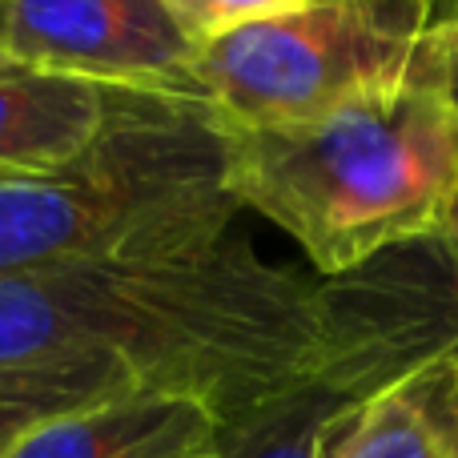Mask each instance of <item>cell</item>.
<instances>
[{"label":"cell","instance_id":"7","mask_svg":"<svg viewBox=\"0 0 458 458\" xmlns=\"http://www.w3.org/2000/svg\"><path fill=\"white\" fill-rule=\"evenodd\" d=\"M229 427L201 398L129 390L37 427L8 458H225Z\"/></svg>","mask_w":458,"mask_h":458},{"label":"cell","instance_id":"5","mask_svg":"<svg viewBox=\"0 0 458 458\" xmlns=\"http://www.w3.org/2000/svg\"><path fill=\"white\" fill-rule=\"evenodd\" d=\"M334 394L406 386L458 446V245L414 237L318 277V370Z\"/></svg>","mask_w":458,"mask_h":458},{"label":"cell","instance_id":"11","mask_svg":"<svg viewBox=\"0 0 458 458\" xmlns=\"http://www.w3.org/2000/svg\"><path fill=\"white\" fill-rule=\"evenodd\" d=\"M346 403L350 398L334 394L322 382H306L229 430L225 458H318L326 427Z\"/></svg>","mask_w":458,"mask_h":458},{"label":"cell","instance_id":"6","mask_svg":"<svg viewBox=\"0 0 458 458\" xmlns=\"http://www.w3.org/2000/svg\"><path fill=\"white\" fill-rule=\"evenodd\" d=\"M16 69L133 93L193 97V40L161 0H8Z\"/></svg>","mask_w":458,"mask_h":458},{"label":"cell","instance_id":"13","mask_svg":"<svg viewBox=\"0 0 458 458\" xmlns=\"http://www.w3.org/2000/svg\"><path fill=\"white\" fill-rule=\"evenodd\" d=\"M422 4H427L430 21L451 40V97L458 105V0H422Z\"/></svg>","mask_w":458,"mask_h":458},{"label":"cell","instance_id":"3","mask_svg":"<svg viewBox=\"0 0 458 458\" xmlns=\"http://www.w3.org/2000/svg\"><path fill=\"white\" fill-rule=\"evenodd\" d=\"M225 141L198 97L121 89L89 149L0 182V277L206 242L233 229Z\"/></svg>","mask_w":458,"mask_h":458},{"label":"cell","instance_id":"10","mask_svg":"<svg viewBox=\"0 0 458 458\" xmlns=\"http://www.w3.org/2000/svg\"><path fill=\"white\" fill-rule=\"evenodd\" d=\"M318 458H458V446L411 390L390 386L342 406Z\"/></svg>","mask_w":458,"mask_h":458},{"label":"cell","instance_id":"12","mask_svg":"<svg viewBox=\"0 0 458 458\" xmlns=\"http://www.w3.org/2000/svg\"><path fill=\"white\" fill-rule=\"evenodd\" d=\"M161 4L169 8L177 29L193 40V48H201L233 29H245V24H258V21H269V16L290 13V8H301L306 0H161Z\"/></svg>","mask_w":458,"mask_h":458},{"label":"cell","instance_id":"8","mask_svg":"<svg viewBox=\"0 0 458 458\" xmlns=\"http://www.w3.org/2000/svg\"><path fill=\"white\" fill-rule=\"evenodd\" d=\"M121 89L32 69L0 72V182L53 174L101 137Z\"/></svg>","mask_w":458,"mask_h":458},{"label":"cell","instance_id":"15","mask_svg":"<svg viewBox=\"0 0 458 458\" xmlns=\"http://www.w3.org/2000/svg\"><path fill=\"white\" fill-rule=\"evenodd\" d=\"M4 24H8V0H0V72L16 69V64L8 61V48H4Z\"/></svg>","mask_w":458,"mask_h":458},{"label":"cell","instance_id":"2","mask_svg":"<svg viewBox=\"0 0 458 458\" xmlns=\"http://www.w3.org/2000/svg\"><path fill=\"white\" fill-rule=\"evenodd\" d=\"M225 190L338 277L443 229L458 185V105L443 85L350 101L274 129H225Z\"/></svg>","mask_w":458,"mask_h":458},{"label":"cell","instance_id":"4","mask_svg":"<svg viewBox=\"0 0 458 458\" xmlns=\"http://www.w3.org/2000/svg\"><path fill=\"white\" fill-rule=\"evenodd\" d=\"M190 85L225 129L301 125L386 89H451V40L422 0H306L201 45Z\"/></svg>","mask_w":458,"mask_h":458},{"label":"cell","instance_id":"1","mask_svg":"<svg viewBox=\"0 0 458 458\" xmlns=\"http://www.w3.org/2000/svg\"><path fill=\"white\" fill-rule=\"evenodd\" d=\"M117 362L229 430L318 382V282L242 233L0 277V370Z\"/></svg>","mask_w":458,"mask_h":458},{"label":"cell","instance_id":"9","mask_svg":"<svg viewBox=\"0 0 458 458\" xmlns=\"http://www.w3.org/2000/svg\"><path fill=\"white\" fill-rule=\"evenodd\" d=\"M141 390L117 362H48L0 370V458L16 451L21 438L61 414L85 411L105 398Z\"/></svg>","mask_w":458,"mask_h":458},{"label":"cell","instance_id":"14","mask_svg":"<svg viewBox=\"0 0 458 458\" xmlns=\"http://www.w3.org/2000/svg\"><path fill=\"white\" fill-rule=\"evenodd\" d=\"M438 233H443L451 245H458V185H454V198H451V206H446V217H443V229H438Z\"/></svg>","mask_w":458,"mask_h":458}]
</instances>
